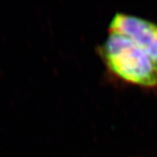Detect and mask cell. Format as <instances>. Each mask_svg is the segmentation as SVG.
<instances>
[{
  "mask_svg": "<svg viewBox=\"0 0 157 157\" xmlns=\"http://www.w3.org/2000/svg\"><path fill=\"white\" fill-rule=\"evenodd\" d=\"M108 69L130 84L157 86V67L143 51L126 36L109 32L101 46Z\"/></svg>",
  "mask_w": 157,
  "mask_h": 157,
  "instance_id": "1",
  "label": "cell"
},
{
  "mask_svg": "<svg viewBox=\"0 0 157 157\" xmlns=\"http://www.w3.org/2000/svg\"><path fill=\"white\" fill-rule=\"evenodd\" d=\"M108 32L121 34L132 40L149 57L157 67V25L145 18L125 13H116Z\"/></svg>",
  "mask_w": 157,
  "mask_h": 157,
  "instance_id": "2",
  "label": "cell"
}]
</instances>
